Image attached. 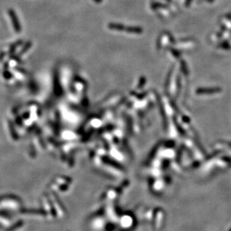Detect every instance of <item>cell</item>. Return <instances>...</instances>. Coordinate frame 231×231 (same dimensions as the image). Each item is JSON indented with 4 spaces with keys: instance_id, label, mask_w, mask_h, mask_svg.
Wrapping results in <instances>:
<instances>
[{
    "instance_id": "cell-1",
    "label": "cell",
    "mask_w": 231,
    "mask_h": 231,
    "mask_svg": "<svg viewBox=\"0 0 231 231\" xmlns=\"http://www.w3.org/2000/svg\"><path fill=\"white\" fill-rule=\"evenodd\" d=\"M9 15H10V19L13 21V25L16 31H20V25H19L17 17L16 16V14H15V13L13 12V10H9Z\"/></svg>"
}]
</instances>
